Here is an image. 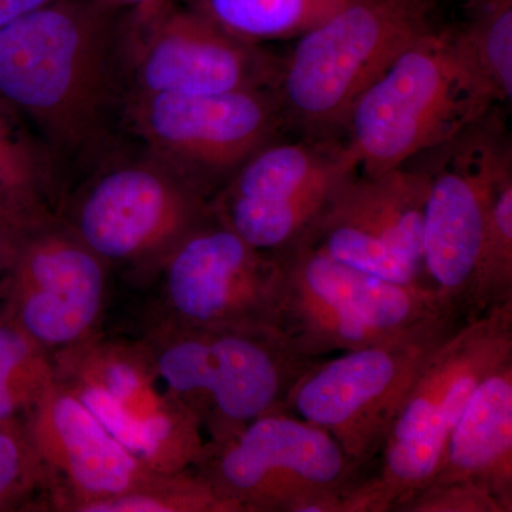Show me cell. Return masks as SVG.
<instances>
[{"instance_id":"1","label":"cell","mask_w":512,"mask_h":512,"mask_svg":"<svg viewBox=\"0 0 512 512\" xmlns=\"http://www.w3.org/2000/svg\"><path fill=\"white\" fill-rule=\"evenodd\" d=\"M120 12L55 0L0 29V100L64 151L93 144L121 94Z\"/></svg>"},{"instance_id":"2","label":"cell","mask_w":512,"mask_h":512,"mask_svg":"<svg viewBox=\"0 0 512 512\" xmlns=\"http://www.w3.org/2000/svg\"><path fill=\"white\" fill-rule=\"evenodd\" d=\"M498 103L457 28L434 26L360 94L343 140L377 175L441 146Z\"/></svg>"},{"instance_id":"3","label":"cell","mask_w":512,"mask_h":512,"mask_svg":"<svg viewBox=\"0 0 512 512\" xmlns=\"http://www.w3.org/2000/svg\"><path fill=\"white\" fill-rule=\"evenodd\" d=\"M138 340L165 389L197 417L210 441L286 412L293 384L316 362L276 328H192L153 320Z\"/></svg>"},{"instance_id":"4","label":"cell","mask_w":512,"mask_h":512,"mask_svg":"<svg viewBox=\"0 0 512 512\" xmlns=\"http://www.w3.org/2000/svg\"><path fill=\"white\" fill-rule=\"evenodd\" d=\"M439 0H349L296 39L275 92L286 124L340 137L353 104L406 47L436 26Z\"/></svg>"},{"instance_id":"5","label":"cell","mask_w":512,"mask_h":512,"mask_svg":"<svg viewBox=\"0 0 512 512\" xmlns=\"http://www.w3.org/2000/svg\"><path fill=\"white\" fill-rule=\"evenodd\" d=\"M512 360V301L458 326L427 360L370 473L377 512L396 511L430 483L477 387Z\"/></svg>"},{"instance_id":"6","label":"cell","mask_w":512,"mask_h":512,"mask_svg":"<svg viewBox=\"0 0 512 512\" xmlns=\"http://www.w3.org/2000/svg\"><path fill=\"white\" fill-rule=\"evenodd\" d=\"M278 255L284 271L279 329L306 359L373 345L440 316L461 318L429 286L367 274L303 242Z\"/></svg>"},{"instance_id":"7","label":"cell","mask_w":512,"mask_h":512,"mask_svg":"<svg viewBox=\"0 0 512 512\" xmlns=\"http://www.w3.org/2000/svg\"><path fill=\"white\" fill-rule=\"evenodd\" d=\"M413 160L427 175L424 282L461 318H476L491 198L498 175L512 161L503 104H495L456 137Z\"/></svg>"},{"instance_id":"8","label":"cell","mask_w":512,"mask_h":512,"mask_svg":"<svg viewBox=\"0 0 512 512\" xmlns=\"http://www.w3.org/2000/svg\"><path fill=\"white\" fill-rule=\"evenodd\" d=\"M59 217L110 268L120 266L148 282L212 212L197 185L147 153L93 175Z\"/></svg>"},{"instance_id":"9","label":"cell","mask_w":512,"mask_h":512,"mask_svg":"<svg viewBox=\"0 0 512 512\" xmlns=\"http://www.w3.org/2000/svg\"><path fill=\"white\" fill-rule=\"evenodd\" d=\"M464 322L440 316L335 359L316 360L293 384L286 412L329 433L353 463L375 466L427 360Z\"/></svg>"},{"instance_id":"10","label":"cell","mask_w":512,"mask_h":512,"mask_svg":"<svg viewBox=\"0 0 512 512\" xmlns=\"http://www.w3.org/2000/svg\"><path fill=\"white\" fill-rule=\"evenodd\" d=\"M52 359L57 382L141 463L160 473L194 466L205 444L200 421L165 389L140 340L97 335Z\"/></svg>"},{"instance_id":"11","label":"cell","mask_w":512,"mask_h":512,"mask_svg":"<svg viewBox=\"0 0 512 512\" xmlns=\"http://www.w3.org/2000/svg\"><path fill=\"white\" fill-rule=\"evenodd\" d=\"M342 137L274 140L255 151L210 198L215 220L268 254L292 248L359 174Z\"/></svg>"},{"instance_id":"12","label":"cell","mask_w":512,"mask_h":512,"mask_svg":"<svg viewBox=\"0 0 512 512\" xmlns=\"http://www.w3.org/2000/svg\"><path fill=\"white\" fill-rule=\"evenodd\" d=\"M191 468L242 512H298L370 470L353 463L325 430L288 412L259 417L227 440L207 441Z\"/></svg>"},{"instance_id":"13","label":"cell","mask_w":512,"mask_h":512,"mask_svg":"<svg viewBox=\"0 0 512 512\" xmlns=\"http://www.w3.org/2000/svg\"><path fill=\"white\" fill-rule=\"evenodd\" d=\"M124 106L147 153L208 198L255 151L276 140L286 124L274 89L208 96L130 92Z\"/></svg>"},{"instance_id":"14","label":"cell","mask_w":512,"mask_h":512,"mask_svg":"<svg viewBox=\"0 0 512 512\" xmlns=\"http://www.w3.org/2000/svg\"><path fill=\"white\" fill-rule=\"evenodd\" d=\"M156 279L161 298L154 320L192 328L279 329L281 258L252 247L214 215L177 245Z\"/></svg>"},{"instance_id":"15","label":"cell","mask_w":512,"mask_h":512,"mask_svg":"<svg viewBox=\"0 0 512 512\" xmlns=\"http://www.w3.org/2000/svg\"><path fill=\"white\" fill-rule=\"evenodd\" d=\"M124 59L134 93L208 96L274 89L282 57L239 40L188 6L168 3L128 19Z\"/></svg>"},{"instance_id":"16","label":"cell","mask_w":512,"mask_h":512,"mask_svg":"<svg viewBox=\"0 0 512 512\" xmlns=\"http://www.w3.org/2000/svg\"><path fill=\"white\" fill-rule=\"evenodd\" d=\"M110 272L59 217L23 239L0 306L53 356L100 335Z\"/></svg>"},{"instance_id":"17","label":"cell","mask_w":512,"mask_h":512,"mask_svg":"<svg viewBox=\"0 0 512 512\" xmlns=\"http://www.w3.org/2000/svg\"><path fill=\"white\" fill-rule=\"evenodd\" d=\"M426 198L427 175L414 160L382 174L359 173L299 242L367 274L397 284L427 286Z\"/></svg>"},{"instance_id":"18","label":"cell","mask_w":512,"mask_h":512,"mask_svg":"<svg viewBox=\"0 0 512 512\" xmlns=\"http://www.w3.org/2000/svg\"><path fill=\"white\" fill-rule=\"evenodd\" d=\"M47 477L50 510L82 512L160 471L119 443L73 392L56 382L23 417Z\"/></svg>"},{"instance_id":"19","label":"cell","mask_w":512,"mask_h":512,"mask_svg":"<svg viewBox=\"0 0 512 512\" xmlns=\"http://www.w3.org/2000/svg\"><path fill=\"white\" fill-rule=\"evenodd\" d=\"M448 483L478 485L512 511V360L477 387L451 431L427 485Z\"/></svg>"},{"instance_id":"20","label":"cell","mask_w":512,"mask_h":512,"mask_svg":"<svg viewBox=\"0 0 512 512\" xmlns=\"http://www.w3.org/2000/svg\"><path fill=\"white\" fill-rule=\"evenodd\" d=\"M60 208L49 158L0 100V222L29 234L57 220Z\"/></svg>"},{"instance_id":"21","label":"cell","mask_w":512,"mask_h":512,"mask_svg":"<svg viewBox=\"0 0 512 512\" xmlns=\"http://www.w3.org/2000/svg\"><path fill=\"white\" fill-rule=\"evenodd\" d=\"M349 0H188L214 25L252 45L298 39Z\"/></svg>"},{"instance_id":"22","label":"cell","mask_w":512,"mask_h":512,"mask_svg":"<svg viewBox=\"0 0 512 512\" xmlns=\"http://www.w3.org/2000/svg\"><path fill=\"white\" fill-rule=\"evenodd\" d=\"M55 382L50 353L0 306V420L23 419Z\"/></svg>"},{"instance_id":"23","label":"cell","mask_w":512,"mask_h":512,"mask_svg":"<svg viewBox=\"0 0 512 512\" xmlns=\"http://www.w3.org/2000/svg\"><path fill=\"white\" fill-rule=\"evenodd\" d=\"M458 35L470 50L498 103L512 97V0H463Z\"/></svg>"},{"instance_id":"24","label":"cell","mask_w":512,"mask_h":512,"mask_svg":"<svg viewBox=\"0 0 512 512\" xmlns=\"http://www.w3.org/2000/svg\"><path fill=\"white\" fill-rule=\"evenodd\" d=\"M82 512H242L197 473H156L133 490L86 505Z\"/></svg>"},{"instance_id":"25","label":"cell","mask_w":512,"mask_h":512,"mask_svg":"<svg viewBox=\"0 0 512 512\" xmlns=\"http://www.w3.org/2000/svg\"><path fill=\"white\" fill-rule=\"evenodd\" d=\"M512 301V161L495 181L478 272V315Z\"/></svg>"},{"instance_id":"26","label":"cell","mask_w":512,"mask_h":512,"mask_svg":"<svg viewBox=\"0 0 512 512\" xmlns=\"http://www.w3.org/2000/svg\"><path fill=\"white\" fill-rule=\"evenodd\" d=\"M47 477L22 419L0 420V512L28 510Z\"/></svg>"},{"instance_id":"27","label":"cell","mask_w":512,"mask_h":512,"mask_svg":"<svg viewBox=\"0 0 512 512\" xmlns=\"http://www.w3.org/2000/svg\"><path fill=\"white\" fill-rule=\"evenodd\" d=\"M394 512H510L484 488L470 483L431 484Z\"/></svg>"},{"instance_id":"28","label":"cell","mask_w":512,"mask_h":512,"mask_svg":"<svg viewBox=\"0 0 512 512\" xmlns=\"http://www.w3.org/2000/svg\"><path fill=\"white\" fill-rule=\"evenodd\" d=\"M26 235L0 222V279L12 268Z\"/></svg>"},{"instance_id":"29","label":"cell","mask_w":512,"mask_h":512,"mask_svg":"<svg viewBox=\"0 0 512 512\" xmlns=\"http://www.w3.org/2000/svg\"><path fill=\"white\" fill-rule=\"evenodd\" d=\"M99 2L117 12L128 10L130 12L128 19L143 20L173 0H99Z\"/></svg>"},{"instance_id":"30","label":"cell","mask_w":512,"mask_h":512,"mask_svg":"<svg viewBox=\"0 0 512 512\" xmlns=\"http://www.w3.org/2000/svg\"><path fill=\"white\" fill-rule=\"evenodd\" d=\"M55 0H0V29Z\"/></svg>"}]
</instances>
